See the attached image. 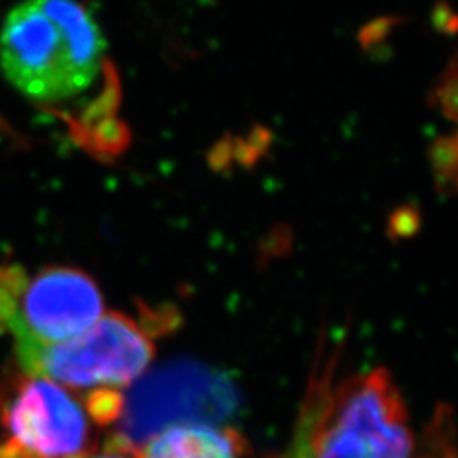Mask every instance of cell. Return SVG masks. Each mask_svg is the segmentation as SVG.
Returning <instances> with one entry per match:
<instances>
[{
  "instance_id": "1",
  "label": "cell",
  "mask_w": 458,
  "mask_h": 458,
  "mask_svg": "<svg viewBox=\"0 0 458 458\" xmlns=\"http://www.w3.org/2000/svg\"><path fill=\"white\" fill-rule=\"evenodd\" d=\"M238 408V393L221 370L194 360H175L149 372L123 397L114 448L140 450L172 426L219 423Z\"/></svg>"
},
{
  "instance_id": "2",
  "label": "cell",
  "mask_w": 458,
  "mask_h": 458,
  "mask_svg": "<svg viewBox=\"0 0 458 458\" xmlns=\"http://www.w3.org/2000/svg\"><path fill=\"white\" fill-rule=\"evenodd\" d=\"M24 374L77 391H115L147 370L155 346L130 316L104 314L83 335L53 344H16Z\"/></svg>"
},
{
  "instance_id": "3",
  "label": "cell",
  "mask_w": 458,
  "mask_h": 458,
  "mask_svg": "<svg viewBox=\"0 0 458 458\" xmlns=\"http://www.w3.org/2000/svg\"><path fill=\"white\" fill-rule=\"evenodd\" d=\"M404 399L386 369L331 393L316 437V458H418Z\"/></svg>"
},
{
  "instance_id": "4",
  "label": "cell",
  "mask_w": 458,
  "mask_h": 458,
  "mask_svg": "<svg viewBox=\"0 0 458 458\" xmlns=\"http://www.w3.org/2000/svg\"><path fill=\"white\" fill-rule=\"evenodd\" d=\"M0 458H87L90 416L79 397L43 377L0 382Z\"/></svg>"
},
{
  "instance_id": "5",
  "label": "cell",
  "mask_w": 458,
  "mask_h": 458,
  "mask_svg": "<svg viewBox=\"0 0 458 458\" xmlns=\"http://www.w3.org/2000/svg\"><path fill=\"white\" fill-rule=\"evenodd\" d=\"M104 316L98 284L70 267L45 268L24 278L7 331L16 344H53L83 335Z\"/></svg>"
},
{
  "instance_id": "6",
  "label": "cell",
  "mask_w": 458,
  "mask_h": 458,
  "mask_svg": "<svg viewBox=\"0 0 458 458\" xmlns=\"http://www.w3.org/2000/svg\"><path fill=\"white\" fill-rule=\"evenodd\" d=\"M0 64L9 82L28 98L51 102L73 96L62 34L41 2L9 13L0 33Z\"/></svg>"
},
{
  "instance_id": "7",
  "label": "cell",
  "mask_w": 458,
  "mask_h": 458,
  "mask_svg": "<svg viewBox=\"0 0 458 458\" xmlns=\"http://www.w3.org/2000/svg\"><path fill=\"white\" fill-rule=\"evenodd\" d=\"M65 45L72 94L77 96L98 79L104 65L106 39L94 16L75 2H41Z\"/></svg>"
},
{
  "instance_id": "8",
  "label": "cell",
  "mask_w": 458,
  "mask_h": 458,
  "mask_svg": "<svg viewBox=\"0 0 458 458\" xmlns=\"http://www.w3.org/2000/svg\"><path fill=\"white\" fill-rule=\"evenodd\" d=\"M136 452V458H243L245 442L231 428L194 423L172 426Z\"/></svg>"
},
{
  "instance_id": "9",
  "label": "cell",
  "mask_w": 458,
  "mask_h": 458,
  "mask_svg": "<svg viewBox=\"0 0 458 458\" xmlns=\"http://www.w3.org/2000/svg\"><path fill=\"white\" fill-rule=\"evenodd\" d=\"M331 397L327 377L312 380L289 448L276 458H316V437Z\"/></svg>"
},
{
  "instance_id": "10",
  "label": "cell",
  "mask_w": 458,
  "mask_h": 458,
  "mask_svg": "<svg viewBox=\"0 0 458 458\" xmlns=\"http://www.w3.org/2000/svg\"><path fill=\"white\" fill-rule=\"evenodd\" d=\"M26 272L11 263L0 262V333L7 331L16 306L17 293Z\"/></svg>"
},
{
  "instance_id": "11",
  "label": "cell",
  "mask_w": 458,
  "mask_h": 458,
  "mask_svg": "<svg viewBox=\"0 0 458 458\" xmlns=\"http://www.w3.org/2000/svg\"><path fill=\"white\" fill-rule=\"evenodd\" d=\"M442 100L450 114L458 115V70H452L450 81L443 85Z\"/></svg>"
},
{
  "instance_id": "12",
  "label": "cell",
  "mask_w": 458,
  "mask_h": 458,
  "mask_svg": "<svg viewBox=\"0 0 458 458\" xmlns=\"http://www.w3.org/2000/svg\"><path fill=\"white\" fill-rule=\"evenodd\" d=\"M87 458H132L130 455V452H124V450H119V448H111V450H107V452H104V454H100V455H96V457H87Z\"/></svg>"
}]
</instances>
